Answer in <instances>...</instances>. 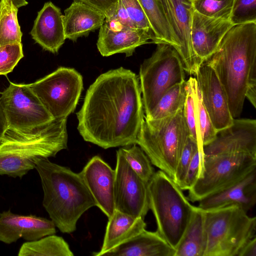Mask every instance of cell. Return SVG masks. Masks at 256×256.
<instances>
[{"instance_id": "cell-37", "label": "cell", "mask_w": 256, "mask_h": 256, "mask_svg": "<svg viewBox=\"0 0 256 256\" xmlns=\"http://www.w3.org/2000/svg\"><path fill=\"white\" fill-rule=\"evenodd\" d=\"M198 150H199L198 144L189 136L180 157L173 178L178 186L182 183L192 158Z\"/></svg>"}, {"instance_id": "cell-9", "label": "cell", "mask_w": 256, "mask_h": 256, "mask_svg": "<svg viewBox=\"0 0 256 256\" xmlns=\"http://www.w3.org/2000/svg\"><path fill=\"white\" fill-rule=\"evenodd\" d=\"M256 170V156L236 153L204 156L199 177L188 190L192 202L220 192L242 180Z\"/></svg>"}, {"instance_id": "cell-29", "label": "cell", "mask_w": 256, "mask_h": 256, "mask_svg": "<svg viewBox=\"0 0 256 256\" xmlns=\"http://www.w3.org/2000/svg\"><path fill=\"white\" fill-rule=\"evenodd\" d=\"M18 8L12 0H0V48L22 42Z\"/></svg>"}, {"instance_id": "cell-10", "label": "cell", "mask_w": 256, "mask_h": 256, "mask_svg": "<svg viewBox=\"0 0 256 256\" xmlns=\"http://www.w3.org/2000/svg\"><path fill=\"white\" fill-rule=\"evenodd\" d=\"M28 85L53 118L60 119L67 118L75 110L83 81L74 68L60 67Z\"/></svg>"}, {"instance_id": "cell-11", "label": "cell", "mask_w": 256, "mask_h": 256, "mask_svg": "<svg viewBox=\"0 0 256 256\" xmlns=\"http://www.w3.org/2000/svg\"><path fill=\"white\" fill-rule=\"evenodd\" d=\"M0 106L13 131L33 132L54 120L28 84L10 82L1 92Z\"/></svg>"}, {"instance_id": "cell-30", "label": "cell", "mask_w": 256, "mask_h": 256, "mask_svg": "<svg viewBox=\"0 0 256 256\" xmlns=\"http://www.w3.org/2000/svg\"><path fill=\"white\" fill-rule=\"evenodd\" d=\"M197 87L196 78L190 77L186 81V97L183 113L190 137L196 142L199 151L204 155L203 146L198 123Z\"/></svg>"}, {"instance_id": "cell-18", "label": "cell", "mask_w": 256, "mask_h": 256, "mask_svg": "<svg viewBox=\"0 0 256 256\" xmlns=\"http://www.w3.org/2000/svg\"><path fill=\"white\" fill-rule=\"evenodd\" d=\"M233 26L230 20L208 17L194 11L190 40L193 50L202 64L216 51L224 36Z\"/></svg>"}, {"instance_id": "cell-40", "label": "cell", "mask_w": 256, "mask_h": 256, "mask_svg": "<svg viewBox=\"0 0 256 256\" xmlns=\"http://www.w3.org/2000/svg\"><path fill=\"white\" fill-rule=\"evenodd\" d=\"M109 19L118 22L122 26L130 28H134L132 26L125 8L119 0L116 12L114 15Z\"/></svg>"}, {"instance_id": "cell-28", "label": "cell", "mask_w": 256, "mask_h": 256, "mask_svg": "<svg viewBox=\"0 0 256 256\" xmlns=\"http://www.w3.org/2000/svg\"><path fill=\"white\" fill-rule=\"evenodd\" d=\"M186 81L176 84L161 96L146 120H156L172 116L184 108L186 97Z\"/></svg>"}, {"instance_id": "cell-21", "label": "cell", "mask_w": 256, "mask_h": 256, "mask_svg": "<svg viewBox=\"0 0 256 256\" xmlns=\"http://www.w3.org/2000/svg\"><path fill=\"white\" fill-rule=\"evenodd\" d=\"M198 202V206L203 210L236 205L248 212L256 202V170L234 184Z\"/></svg>"}, {"instance_id": "cell-2", "label": "cell", "mask_w": 256, "mask_h": 256, "mask_svg": "<svg viewBox=\"0 0 256 256\" xmlns=\"http://www.w3.org/2000/svg\"><path fill=\"white\" fill-rule=\"evenodd\" d=\"M206 61L224 89L234 118L241 114L246 98L256 108V22L233 26Z\"/></svg>"}, {"instance_id": "cell-32", "label": "cell", "mask_w": 256, "mask_h": 256, "mask_svg": "<svg viewBox=\"0 0 256 256\" xmlns=\"http://www.w3.org/2000/svg\"><path fill=\"white\" fill-rule=\"evenodd\" d=\"M234 0H192L195 11L204 16L230 20Z\"/></svg>"}, {"instance_id": "cell-13", "label": "cell", "mask_w": 256, "mask_h": 256, "mask_svg": "<svg viewBox=\"0 0 256 256\" xmlns=\"http://www.w3.org/2000/svg\"><path fill=\"white\" fill-rule=\"evenodd\" d=\"M174 37L176 50L185 72L196 75L201 62L194 52L190 40V28L194 11L192 0H158Z\"/></svg>"}, {"instance_id": "cell-43", "label": "cell", "mask_w": 256, "mask_h": 256, "mask_svg": "<svg viewBox=\"0 0 256 256\" xmlns=\"http://www.w3.org/2000/svg\"><path fill=\"white\" fill-rule=\"evenodd\" d=\"M18 8L26 6L28 2L26 0H12Z\"/></svg>"}, {"instance_id": "cell-39", "label": "cell", "mask_w": 256, "mask_h": 256, "mask_svg": "<svg viewBox=\"0 0 256 256\" xmlns=\"http://www.w3.org/2000/svg\"><path fill=\"white\" fill-rule=\"evenodd\" d=\"M81 2L104 14L109 19L115 14L119 0H74Z\"/></svg>"}, {"instance_id": "cell-41", "label": "cell", "mask_w": 256, "mask_h": 256, "mask_svg": "<svg viewBox=\"0 0 256 256\" xmlns=\"http://www.w3.org/2000/svg\"><path fill=\"white\" fill-rule=\"evenodd\" d=\"M238 256H256V237L248 240L239 252Z\"/></svg>"}, {"instance_id": "cell-42", "label": "cell", "mask_w": 256, "mask_h": 256, "mask_svg": "<svg viewBox=\"0 0 256 256\" xmlns=\"http://www.w3.org/2000/svg\"><path fill=\"white\" fill-rule=\"evenodd\" d=\"M8 130V126L6 116L0 106V142Z\"/></svg>"}, {"instance_id": "cell-6", "label": "cell", "mask_w": 256, "mask_h": 256, "mask_svg": "<svg viewBox=\"0 0 256 256\" xmlns=\"http://www.w3.org/2000/svg\"><path fill=\"white\" fill-rule=\"evenodd\" d=\"M189 136L182 110L166 118L144 120L136 144L152 165L174 178Z\"/></svg>"}, {"instance_id": "cell-23", "label": "cell", "mask_w": 256, "mask_h": 256, "mask_svg": "<svg viewBox=\"0 0 256 256\" xmlns=\"http://www.w3.org/2000/svg\"><path fill=\"white\" fill-rule=\"evenodd\" d=\"M176 250L156 232L140 233L105 254L106 256H174Z\"/></svg>"}, {"instance_id": "cell-31", "label": "cell", "mask_w": 256, "mask_h": 256, "mask_svg": "<svg viewBox=\"0 0 256 256\" xmlns=\"http://www.w3.org/2000/svg\"><path fill=\"white\" fill-rule=\"evenodd\" d=\"M126 161L134 171L148 182L155 173L150 160L143 150L134 144L128 148H120Z\"/></svg>"}, {"instance_id": "cell-7", "label": "cell", "mask_w": 256, "mask_h": 256, "mask_svg": "<svg viewBox=\"0 0 256 256\" xmlns=\"http://www.w3.org/2000/svg\"><path fill=\"white\" fill-rule=\"evenodd\" d=\"M204 211L202 256H238L244 246L256 236V218L238 206Z\"/></svg>"}, {"instance_id": "cell-36", "label": "cell", "mask_w": 256, "mask_h": 256, "mask_svg": "<svg viewBox=\"0 0 256 256\" xmlns=\"http://www.w3.org/2000/svg\"><path fill=\"white\" fill-rule=\"evenodd\" d=\"M197 94L198 123L202 144L204 146L210 144L215 139L218 132L214 128L210 116L204 106L200 92L198 86Z\"/></svg>"}, {"instance_id": "cell-15", "label": "cell", "mask_w": 256, "mask_h": 256, "mask_svg": "<svg viewBox=\"0 0 256 256\" xmlns=\"http://www.w3.org/2000/svg\"><path fill=\"white\" fill-rule=\"evenodd\" d=\"M204 156L243 153L256 156V120L234 119L230 126L218 131L215 139L203 146Z\"/></svg>"}, {"instance_id": "cell-12", "label": "cell", "mask_w": 256, "mask_h": 256, "mask_svg": "<svg viewBox=\"0 0 256 256\" xmlns=\"http://www.w3.org/2000/svg\"><path fill=\"white\" fill-rule=\"evenodd\" d=\"M115 170V210L144 219L150 210L148 182L129 166L120 148L116 151Z\"/></svg>"}, {"instance_id": "cell-25", "label": "cell", "mask_w": 256, "mask_h": 256, "mask_svg": "<svg viewBox=\"0 0 256 256\" xmlns=\"http://www.w3.org/2000/svg\"><path fill=\"white\" fill-rule=\"evenodd\" d=\"M204 245V211L195 206L190 222L174 256H202Z\"/></svg>"}, {"instance_id": "cell-35", "label": "cell", "mask_w": 256, "mask_h": 256, "mask_svg": "<svg viewBox=\"0 0 256 256\" xmlns=\"http://www.w3.org/2000/svg\"><path fill=\"white\" fill-rule=\"evenodd\" d=\"M135 28L144 30L150 33L154 41V36L149 21L138 0H120Z\"/></svg>"}, {"instance_id": "cell-1", "label": "cell", "mask_w": 256, "mask_h": 256, "mask_svg": "<svg viewBox=\"0 0 256 256\" xmlns=\"http://www.w3.org/2000/svg\"><path fill=\"white\" fill-rule=\"evenodd\" d=\"M84 140L104 149L136 144L144 121L139 78L120 67L101 74L77 112Z\"/></svg>"}, {"instance_id": "cell-44", "label": "cell", "mask_w": 256, "mask_h": 256, "mask_svg": "<svg viewBox=\"0 0 256 256\" xmlns=\"http://www.w3.org/2000/svg\"><path fill=\"white\" fill-rule=\"evenodd\" d=\"M0 94H1V92H0Z\"/></svg>"}, {"instance_id": "cell-22", "label": "cell", "mask_w": 256, "mask_h": 256, "mask_svg": "<svg viewBox=\"0 0 256 256\" xmlns=\"http://www.w3.org/2000/svg\"><path fill=\"white\" fill-rule=\"evenodd\" d=\"M64 13L63 22L66 38L72 42H76L80 37L87 36L90 32L100 28L106 19L102 13L76 1H74Z\"/></svg>"}, {"instance_id": "cell-8", "label": "cell", "mask_w": 256, "mask_h": 256, "mask_svg": "<svg viewBox=\"0 0 256 256\" xmlns=\"http://www.w3.org/2000/svg\"><path fill=\"white\" fill-rule=\"evenodd\" d=\"M156 50L145 60L140 70L139 80L146 116L168 89L186 81L183 62L171 45L158 44Z\"/></svg>"}, {"instance_id": "cell-14", "label": "cell", "mask_w": 256, "mask_h": 256, "mask_svg": "<svg viewBox=\"0 0 256 256\" xmlns=\"http://www.w3.org/2000/svg\"><path fill=\"white\" fill-rule=\"evenodd\" d=\"M204 106L217 132L233 123L224 89L213 68L202 62L195 75Z\"/></svg>"}, {"instance_id": "cell-17", "label": "cell", "mask_w": 256, "mask_h": 256, "mask_svg": "<svg viewBox=\"0 0 256 256\" xmlns=\"http://www.w3.org/2000/svg\"><path fill=\"white\" fill-rule=\"evenodd\" d=\"M52 220L34 215H20L10 210L0 214V242L10 244L22 238L26 241L38 240L56 233Z\"/></svg>"}, {"instance_id": "cell-33", "label": "cell", "mask_w": 256, "mask_h": 256, "mask_svg": "<svg viewBox=\"0 0 256 256\" xmlns=\"http://www.w3.org/2000/svg\"><path fill=\"white\" fill-rule=\"evenodd\" d=\"M230 20L234 26L256 22V0H234Z\"/></svg>"}, {"instance_id": "cell-19", "label": "cell", "mask_w": 256, "mask_h": 256, "mask_svg": "<svg viewBox=\"0 0 256 256\" xmlns=\"http://www.w3.org/2000/svg\"><path fill=\"white\" fill-rule=\"evenodd\" d=\"M30 34L44 50L57 53L66 39L60 9L51 2H46L38 12Z\"/></svg>"}, {"instance_id": "cell-3", "label": "cell", "mask_w": 256, "mask_h": 256, "mask_svg": "<svg viewBox=\"0 0 256 256\" xmlns=\"http://www.w3.org/2000/svg\"><path fill=\"white\" fill-rule=\"evenodd\" d=\"M44 192L42 205L51 220L61 232H74L76 223L96 202L79 174L52 162L38 160L35 168Z\"/></svg>"}, {"instance_id": "cell-5", "label": "cell", "mask_w": 256, "mask_h": 256, "mask_svg": "<svg viewBox=\"0 0 256 256\" xmlns=\"http://www.w3.org/2000/svg\"><path fill=\"white\" fill-rule=\"evenodd\" d=\"M150 210L158 232L176 250L192 218V205L173 178L164 172H155L148 182Z\"/></svg>"}, {"instance_id": "cell-34", "label": "cell", "mask_w": 256, "mask_h": 256, "mask_svg": "<svg viewBox=\"0 0 256 256\" xmlns=\"http://www.w3.org/2000/svg\"><path fill=\"white\" fill-rule=\"evenodd\" d=\"M24 56L22 42L0 48V75L12 72Z\"/></svg>"}, {"instance_id": "cell-27", "label": "cell", "mask_w": 256, "mask_h": 256, "mask_svg": "<svg viewBox=\"0 0 256 256\" xmlns=\"http://www.w3.org/2000/svg\"><path fill=\"white\" fill-rule=\"evenodd\" d=\"M18 256H73L74 254L62 237L54 234L24 242L18 250Z\"/></svg>"}, {"instance_id": "cell-16", "label": "cell", "mask_w": 256, "mask_h": 256, "mask_svg": "<svg viewBox=\"0 0 256 256\" xmlns=\"http://www.w3.org/2000/svg\"><path fill=\"white\" fill-rule=\"evenodd\" d=\"M98 206L108 218L114 210L115 170L98 156L78 173Z\"/></svg>"}, {"instance_id": "cell-20", "label": "cell", "mask_w": 256, "mask_h": 256, "mask_svg": "<svg viewBox=\"0 0 256 256\" xmlns=\"http://www.w3.org/2000/svg\"><path fill=\"white\" fill-rule=\"evenodd\" d=\"M149 40L152 42V36L144 30L124 26L114 30L104 23L100 28L96 45L103 56L119 53L130 56L137 47L148 43Z\"/></svg>"}, {"instance_id": "cell-4", "label": "cell", "mask_w": 256, "mask_h": 256, "mask_svg": "<svg viewBox=\"0 0 256 256\" xmlns=\"http://www.w3.org/2000/svg\"><path fill=\"white\" fill-rule=\"evenodd\" d=\"M67 118L28 132L8 130L0 142V175L22 178L42 158L67 148Z\"/></svg>"}, {"instance_id": "cell-26", "label": "cell", "mask_w": 256, "mask_h": 256, "mask_svg": "<svg viewBox=\"0 0 256 256\" xmlns=\"http://www.w3.org/2000/svg\"><path fill=\"white\" fill-rule=\"evenodd\" d=\"M150 24L154 43L171 45L176 50V43L165 14L158 0H138Z\"/></svg>"}, {"instance_id": "cell-38", "label": "cell", "mask_w": 256, "mask_h": 256, "mask_svg": "<svg viewBox=\"0 0 256 256\" xmlns=\"http://www.w3.org/2000/svg\"><path fill=\"white\" fill-rule=\"evenodd\" d=\"M204 155L198 150L194 155L184 179L179 186L182 190H189L199 177L204 162Z\"/></svg>"}, {"instance_id": "cell-24", "label": "cell", "mask_w": 256, "mask_h": 256, "mask_svg": "<svg viewBox=\"0 0 256 256\" xmlns=\"http://www.w3.org/2000/svg\"><path fill=\"white\" fill-rule=\"evenodd\" d=\"M146 224L144 219L135 217L115 210L108 218L102 246L100 251L93 256L105 254L136 236L145 230Z\"/></svg>"}]
</instances>
